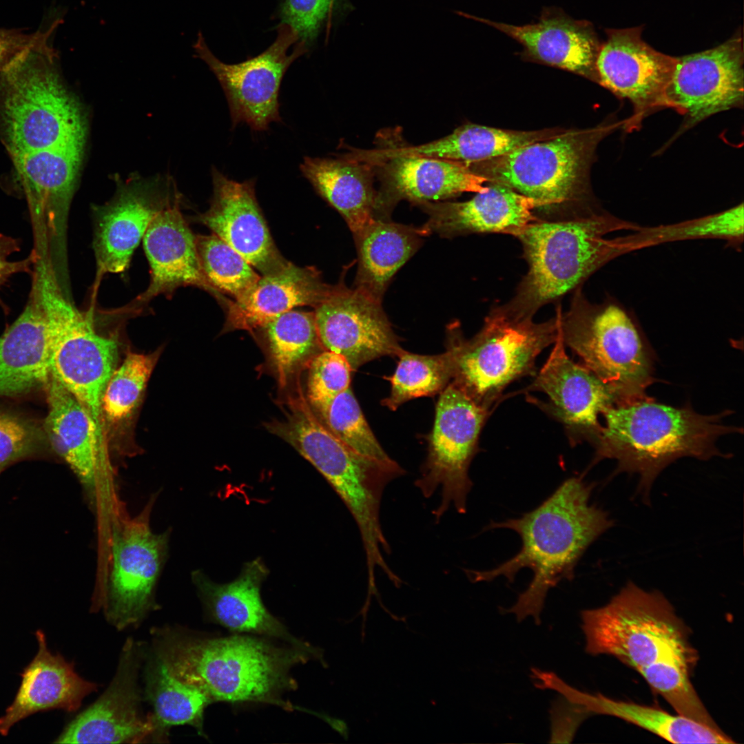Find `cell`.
<instances>
[{"mask_svg":"<svg viewBox=\"0 0 744 744\" xmlns=\"http://www.w3.org/2000/svg\"><path fill=\"white\" fill-rule=\"evenodd\" d=\"M581 617L588 654L616 657L679 714L719 727L691 681L698 655L688 630L661 592L629 582L606 605L582 610Z\"/></svg>","mask_w":744,"mask_h":744,"instance_id":"6da1fadb","label":"cell"},{"mask_svg":"<svg viewBox=\"0 0 744 744\" xmlns=\"http://www.w3.org/2000/svg\"><path fill=\"white\" fill-rule=\"evenodd\" d=\"M154 655L180 681L206 694L213 702L296 707L282 698L296 690L293 667L313 655L265 637L214 636L165 626L152 630Z\"/></svg>","mask_w":744,"mask_h":744,"instance_id":"7a4b0ae2","label":"cell"},{"mask_svg":"<svg viewBox=\"0 0 744 744\" xmlns=\"http://www.w3.org/2000/svg\"><path fill=\"white\" fill-rule=\"evenodd\" d=\"M593 486L580 477L564 481L535 509L520 517L491 522L486 530L506 528L521 539L520 550L498 566L486 570H465L473 582L490 581L499 577L513 582L522 568L533 577L516 603L506 612L521 622L530 616L537 625L549 590L561 581H571L575 568L588 548L612 526L608 514L590 502Z\"/></svg>","mask_w":744,"mask_h":744,"instance_id":"3957f363","label":"cell"},{"mask_svg":"<svg viewBox=\"0 0 744 744\" xmlns=\"http://www.w3.org/2000/svg\"><path fill=\"white\" fill-rule=\"evenodd\" d=\"M730 413L701 415L688 405L674 407L648 396L612 405L602 413L605 424L592 443V464L603 459L616 460L617 473L638 475V492L648 500L657 477L675 460L723 455L716 445L718 438L743 432L722 422Z\"/></svg>","mask_w":744,"mask_h":744,"instance_id":"277c9868","label":"cell"},{"mask_svg":"<svg viewBox=\"0 0 744 744\" xmlns=\"http://www.w3.org/2000/svg\"><path fill=\"white\" fill-rule=\"evenodd\" d=\"M641 227L608 213L529 224L517 236L528 272L513 298L497 309L515 318H533L541 307L577 288L611 260L636 250L630 235L608 239L607 234Z\"/></svg>","mask_w":744,"mask_h":744,"instance_id":"5b68a950","label":"cell"},{"mask_svg":"<svg viewBox=\"0 0 744 744\" xmlns=\"http://www.w3.org/2000/svg\"><path fill=\"white\" fill-rule=\"evenodd\" d=\"M59 23L38 30L0 71V125L10 154L84 145L86 121L50 43Z\"/></svg>","mask_w":744,"mask_h":744,"instance_id":"8992f818","label":"cell"},{"mask_svg":"<svg viewBox=\"0 0 744 744\" xmlns=\"http://www.w3.org/2000/svg\"><path fill=\"white\" fill-rule=\"evenodd\" d=\"M287 402L285 418L266 424L267 429L308 460L340 497L359 529L367 569L384 568L383 552L391 549L381 526L382 498L404 469L396 462L386 464L361 455L334 435L314 414L300 386Z\"/></svg>","mask_w":744,"mask_h":744,"instance_id":"52a82bcc","label":"cell"},{"mask_svg":"<svg viewBox=\"0 0 744 744\" xmlns=\"http://www.w3.org/2000/svg\"><path fill=\"white\" fill-rule=\"evenodd\" d=\"M565 346L583 366L608 384L619 404L648 397L654 381L653 354L638 324L612 300L590 302L576 289L569 310L560 314Z\"/></svg>","mask_w":744,"mask_h":744,"instance_id":"ba28073f","label":"cell"},{"mask_svg":"<svg viewBox=\"0 0 744 744\" xmlns=\"http://www.w3.org/2000/svg\"><path fill=\"white\" fill-rule=\"evenodd\" d=\"M34 285L47 322L50 376L84 407L93 424L99 447L105 450L101 400L117 367V342L96 331L92 317L73 305L54 273H39Z\"/></svg>","mask_w":744,"mask_h":744,"instance_id":"9c48e42d","label":"cell"},{"mask_svg":"<svg viewBox=\"0 0 744 744\" xmlns=\"http://www.w3.org/2000/svg\"><path fill=\"white\" fill-rule=\"evenodd\" d=\"M561 312L558 308L555 318L535 322L533 318L510 317L496 307L469 340L457 324H452L448 333L455 351L452 382L489 410L510 383L535 373L537 356L557 340Z\"/></svg>","mask_w":744,"mask_h":744,"instance_id":"30bf717a","label":"cell"},{"mask_svg":"<svg viewBox=\"0 0 744 744\" xmlns=\"http://www.w3.org/2000/svg\"><path fill=\"white\" fill-rule=\"evenodd\" d=\"M617 125L562 131L502 156L464 163L487 182L537 200L541 208L561 205L585 192L596 147Z\"/></svg>","mask_w":744,"mask_h":744,"instance_id":"8fae6325","label":"cell"},{"mask_svg":"<svg viewBox=\"0 0 744 744\" xmlns=\"http://www.w3.org/2000/svg\"><path fill=\"white\" fill-rule=\"evenodd\" d=\"M154 497L133 518L124 516L110 526V568L94 608L123 630L136 627L158 608L156 586L164 566L169 533H154L149 515Z\"/></svg>","mask_w":744,"mask_h":744,"instance_id":"7c38bea8","label":"cell"},{"mask_svg":"<svg viewBox=\"0 0 744 744\" xmlns=\"http://www.w3.org/2000/svg\"><path fill=\"white\" fill-rule=\"evenodd\" d=\"M488 413L452 381L441 392L427 456L415 482L425 498L440 490V504L433 511L437 520L451 506L459 513L466 512L473 485L469 467Z\"/></svg>","mask_w":744,"mask_h":744,"instance_id":"4fadbf2b","label":"cell"},{"mask_svg":"<svg viewBox=\"0 0 744 744\" xmlns=\"http://www.w3.org/2000/svg\"><path fill=\"white\" fill-rule=\"evenodd\" d=\"M277 32L276 40L262 53L234 64L219 60L201 32L198 34L193 48L225 92L232 128L242 123L262 132L282 121L278 100L282 80L289 66L309 49L288 25L280 23Z\"/></svg>","mask_w":744,"mask_h":744,"instance_id":"5bb4252c","label":"cell"},{"mask_svg":"<svg viewBox=\"0 0 744 744\" xmlns=\"http://www.w3.org/2000/svg\"><path fill=\"white\" fill-rule=\"evenodd\" d=\"M46 387L45 435L76 476L92 511L109 521L122 513L110 459L100 451L92 420L78 400L52 376Z\"/></svg>","mask_w":744,"mask_h":744,"instance_id":"9a60e30c","label":"cell"},{"mask_svg":"<svg viewBox=\"0 0 744 744\" xmlns=\"http://www.w3.org/2000/svg\"><path fill=\"white\" fill-rule=\"evenodd\" d=\"M743 65L739 32L713 48L676 57L665 99L666 108L684 116L682 131L719 112L743 108Z\"/></svg>","mask_w":744,"mask_h":744,"instance_id":"2e32d148","label":"cell"},{"mask_svg":"<svg viewBox=\"0 0 744 744\" xmlns=\"http://www.w3.org/2000/svg\"><path fill=\"white\" fill-rule=\"evenodd\" d=\"M641 28L608 29L596 61V83L628 100L633 114L624 127L630 131L657 110L666 108L665 92L676 57L660 52L641 38Z\"/></svg>","mask_w":744,"mask_h":744,"instance_id":"e0dca14e","label":"cell"},{"mask_svg":"<svg viewBox=\"0 0 744 744\" xmlns=\"http://www.w3.org/2000/svg\"><path fill=\"white\" fill-rule=\"evenodd\" d=\"M144 656L143 645L128 639L107 688L71 721L53 743H136L155 738L152 713L145 715L141 710L138 681Z\"/></svg>","mask_w":744,"mask_h":744,"instance_id":"ac0fdd59","label":"cell"},{"mask_svg":"<svg viewBox=\"0 0 744 744\" xmlns=\"http://www.w3.org/2000/svg\"><path fill=\"white\" fill-rule=\"evenodd\" d=\"M378 301L343 282L314 308L316 326L325 350L342 355L352 370L404 350Z\"/></svg>","mask_w":744,"mask_h":744,"instance_id":"d6986e66","label":"cell"},{"mask_svg":"<svg viewBox=\"0 0 744 744\" xmlns=\"http://www.w3.org/2000/svg\"><path fill=\"white\" fill-rule=\"evenodd\" d=\"M83 146L10 154L32 216L46 225L49 251L56 273L66 277V233Z\"/></svg>","mask_w":744,"mask_h":744,"instance_id":"ffe728a7","label":"cell"},{"mask_svg":"<svg viewBox=\"0 0 744 744\" xmlns=\"http://www.w3.org/2000/svg\"><path fill=\"white\" fill-rule=\"evenodd\" d=\"M528 389L547 395L549 402L542 407L564 424L572 444L582 440L592 444L602 427L599 415L619 404L608 384L568 356L560 324L553 349Z\"/></svg>","mask_w":744,"mask_h":744,"instance_id":"44dd1931","label":"cell"},{"mask_svg":"<svg viewBox=\"0 0 744 744\" xmlns=\"http://www.w3.org/2000/svg\"><path fill=\"white\" fill-rule=\"evenodd\" d=\"M268 575L267 567L258 557L245 563L238 576L228 583L214 582L198 570L192 573V579L210 621L234 633L265 637L294 645L326 665L323 650L295 637L267 609L260 592Z\"/></svg>","mask_w":744,"mask_h":744,"instance_id":"7402d4cb","label":"cell"},{"mask_svg":"<svg viewBox=\"0 0 744 744\" xmlns=\"http://www.w3.org/2000/svg\"><path fill=\"white\" fill-rule=\"evenodd\" d=\"M213 196L200 221L239 253L262 276L289 264L277 249L255 194V179L238 182L211 169Z\"/></svg>","mask_w":744,"mask_h":744,"instance_id":"603a6c76","label":"cell"},{"mask_svg":"<svg viewBox=\"0 0 744 744\" xmlns=\"http://www.w3.org/2000/svg\"><path fill=\"white\" fill-rule=\"evenodd\" d=\"M367 154L383 170L384 187L379 193L382 216L388 218L391 207L399 200L416 204L447 199L464 192L488 190L484 177L462 162L422 156L389 147Z\"/></svg>","mask_w":744,"mask_h":744,"instance_id":"cb8c5ba5","label":"cell"},{"mask_svg":"<svg viewBox=\"0 0 744 744\" xmlns=\"http://www.w3.org/2000/svg\"><path fill=\"white\" fill-rule=\"evenodd\" d=\"M464 202H426L418 204L428 215L419 230L422 236L437 234L453 237L472 233H501L517 237L538 220L532 211L541 208L536 200L503 185L490 183Z\"/></svg>","mask_w":744,"mask_h":744,"instance_id":"d4e9b609","label":"cell"},{"mask_svg":"<svg viewBox=\"0 0 744 744\" xmlns=\"http://www.w3.org/2000/svg\"><path fill=\"white\" fill-rule=\"evenodd\" d=\"M169 203L153 187H122L94 210V250L97 276L126 270L152 219Z\"/></svg>","mask_w":744,"mask_h":744,"instance_id":"484cf974","label":"cell"},{"mask_svg":"<svg viewBox=\"0 0 744 744\" xmlns=\"http://www.w3.org/2000/svg\"><path fill=\"white\" fill-rule=\"evenodd\" d=\"M143 239L150 266L151 280L136 303H144L159 294L189 285L202 288L218 297V293L203 276L196 236L184 219L178 203H169L157 213Z\"/></svg>","mask_w":744,"mask_h":744,"instance_id":"4316f807","label":"cell"},{"mask_svg":"<svg viewBox=\"0 0 744 744\" xmlns=\"http://www.w3.org/2000/svg\"><path fill=\"white\" fill-rule=\"evenodd\" d=\"M39 650L21 674V682L12 703L0 717V734L7 736L12 726L37 712L54 709L77 710L83 699L98 685L81 677L74 663L53 654L41 630L35 632Z\"/></svg>","mask_w":744,"mask_h":744,"instance_id":"83f0119b","label":"cell"},{"mask_svg":"<svg viewBox=\"0 0 744 744\" xmlns=\"http://www.w3.org/2000/svg\"><path fill=\"white\" fill-rule=\"evenodd\" d=\"M332 287L323 282L314 267H300L289 262L276 273L260 276L240 297L225 300L227 316L223 331H253L296 307H315Z\"/></svg>","mask_w":744,"mask_h":744,"instance_id":"f1b7e54d","label":"cell"},{"mask_svg":"<svg viewBox=\"0 0 744 744\" xmlns=\"http://www.w3.org/2000/svg\"><path fill=\"white\" fill-rule=\"evenodd\" d=\"M516 40L535 60L596 82L600 43L591 24L561 14H545L537 23L515 25L475 18Z\"/></svg>","mask_w":744,"mask_h":744,"instance_id":"f546056e","label":"cell"},{"mask_svg":"<svg viewBox=\"0 0 744 744\" xmlns=\"http://www.w3.org/2000/svg\"><path fill=\"white\" fill-rule=\"evenodd\" d=\"M50 377L47 322L32 285L22 313L0 336V397L26 394Z\"/></svg>","mask_w":744,"mask_h":744,"instance_id":"4dcf8cb0","label":"cell"},{"mask_svg":"<svg viewBox=\"0 0 744 744\" xmlns=\"http://www.w3.org/2000/svg\"><path fill=\"white\" fill-rule=\"evenodd\" d=\"M367 162L351 155L304 156L300 165L302 176L340 214L353 236L380 218L379 193L373 187L371 164Z\"/></svg>","mask_w":744,"mask_h":744,"instance_id":"1f68e13d","label":"cell"},{"mask_svg":"<svg viewBox=\"0 0 744 744\" xmlns=\"http://www.w3.org/2000/svg\"><path fill=\"white\" fill-rule=\"evenodd\" d=\"M546 687L582 705L592 716L605 714L617 717L673 743H734L719 728L708 727L679 714H671L654 706L617 701L599 693L579 690L556 674L548 678Z\"/></svg>","mask_w":744,"mask_h":744,"instance_id":"d6a6232c","label":"cell"},{"mask_svg":"<svg viewBox=\"0 0 744 744\" xmlns=\"http://www.w3.org/2000/svg\"><path fill=\"white\" fill-rule=\"evenodd\" d=\"M353 236L358 256L355 287L382 302L391 279L418 249L422 235L419 228L375 218Z\"/></svg>","mask_w":744,"mask_h":744,"instance_id":"836d02e7","label":"cell"},{"mask_svg":"<svg viewBox=\"0 0 744 744\" xmlns=\"http://www.w3.org/2000/svg\"><path fill=\"white\" fill-rule=\"evenodd\" d=\"M561 132L557 129L515 131L466 124L440 139L420 145L402 147V149L418 156L471 163L502 156Z\"/></svg>","mask_w":744,"mask_h":744,"instance_id":"e575fe53","label":"cell"},{"mask_svg":"<svg viewBox=\"0 0 744 744\" xmlns=\"http://www.w3.org/2000/svg\"><path fill=\"white\" fill-rule=\"evenodd\" d=\"M145 669V696L153 707L151 712L155 727V738H167L169 727L189 725L200 736L203 731L204 712L212 703L198 688L172 676L154 655Z\"/></svg>","mask_w":744,"mask_h":744,"instance_id":"d590c367","label":"cell"},{"mask_svg":"<svg viewBox=\"0 0 744 744\" xmlns=\"http://www.w3.org/2000/svg\"><path fill=\"white\" fill-rule=\"evenodd\" d=\"M128 352L108 380L101 400V424L109 448L110 438L121 432L132 417L160 356Z\"/></svg>","mask_w":744,"mask_h":744,"instance_id":"8d00e7d4","label":"cell"},{"mask_svg":"<svg viewBox=\"0 0 744 744\" xmlns=\"http://www.w3.org/2000/svg\"><path fill=\"white\" fill-rule=\"evenodd\" d=\"M262 330L280 388L302 364L324 348L318 334L313 312L291 310L268 322Z\"/></svg>","mask_w":744,"mask_h":744,"instance_id":"74e56055","label":"cell"},{"mask_svg":"<svg viewBox=\"0 0 744 744\" xmlns=\"http://www.w3.org/2000/svg\"><path fill=\"white\" fill-rule=\"evenodd\" d=\"M395 373L390 378V395L382 404L394 411L404 402L442 392L455 372V351L448 342L445 352L422 355L404 351Z\"/></svg>","mask_w":744,"mask_h":744,"instance_id":"f35d334b","label":"cell"},{"mask_svg":"<svg viewBox=\"0 0 744 744\" xmlns=\"http://www.w3.org/2000/svg\"><path fill=\"white\" fill-rule=\"evenodd\" d=\"M196 243L203 276L218 293L236 299L260 279L252 266L214 234L196 236Z\"/></svg>","mask_w":744,"mask_h":744,"instance_id":"ab89813d","label":"cell"},{"mask_svg":"<svg viewBox=\"0 0 744 744\" xmlns=\"http://www.w3.org/2000/svg\"><path fill=\"white\" fill-rule=\"evenodd\" d=\"M743 203L724 211L671 225L644 227L643 236L650 247L665 242L700 239H719L739 248L744 239Z\"/></svg>","mask_w":744,"mask_h":744,"instance_id":"60d3db41","label":"cell"},{"mask_svg":"<svg viewBox=\"0 0 744 744\" xmlns=\"http://www.w3.org/2000/svg\"><path fill=\"white\" fill-rule=\"evenodd\" d=\"M319 415L334 435L356 452L383 463L395 462L373 433L350 387L337 395Z\"/></svg>","mask_w":744,"mask_h":744,"instance_id":"b9f144b4","label":"cell"},{"mask_svg":"<svg viewBox=\"0 0 744 744\" xmlns=\"http://www.w3.org/2000/svg\"><path fill=\"white\" fill-rule=\"evenodd\" d=\"M352 369L340 354L325 350L309 362L307 400L318 413L350 386Z\"/></svg>","mask_w":744,"mask_h":744,"instance_id":"7bdbcfd3","label":"cell"},{"mask_svg":"<svg viewBox=\"0 0 744 744\" xmlns=\"http://www.w3.org/2000/svg\"><path fill=\"white\" fill-rule=\"evenodd\" d=\"M45 439L44 430L34 421L0 409V474L11 464L38 454Z\"/></svg>","mask_w":744,"mask_h":744,"instance_id":"ee69618b","label":"cell"},{"mask_svg":"<svg viewBox=\"0 0 744 744\" xmlns=\"http://www.w3.org/2000/svg\"><path fill=\"white\" fill-rule=\"evenodd\" d=\"M335 0H282L278 9L281 23L290 26L309 49L316 40Z\"/></svg>","mask_w":744,"mask_h":744,"instance_id":"f6af8a7d","label":"cell"},{"mask_svg":"<svg viewBox=\"0 0 744 744\" xmlns=\"http://www.w3.org/2000/svg\"><path fill=\"white\" fill-rule=\"evenodd\" d=\"M549 713L550 743H572L580 725L592 716L582 705L561 694L552 702Z\"/></svg>","mask_w":744,"mask_h":744,"instance_id":"bcb514c9","label":"cell"},{"mask_svg":"<svg viewBox=\"0 0 744 744\" xmlns=\"http://www.w3.org/2000/svg\"><path fill=\"white\" fill-rule=\"evenodd\" d=\"M19 249V242L17 239L0 234V288L14 274L33 271L32 267L34 266L37 258L35 248L28 258L23 260L18 261L8 260L9 256ZM0 305L3 309H6L1 298Z\"/></svg>","mask_w":744,"mask_h":744,"instance_id":"7dc6e473","label":"cell"},{"mask_svg":"<svg viewBox=\"0 0 744 744\" xmlns=\"http://www.w3.org/2000/svg\"><path fill=\"white\" fill-rule=\"evenodd\" d=\"M37 31L26 33L22 29L0 28V71L3 66L35 37Z\"/></svg>","mask_w":744,"mask_h":744,"instance_id":"c3c4849f","label":"cell"}]
</instances>
